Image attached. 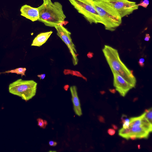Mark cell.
<instances>
[{
	"label": "cell",
	"mask_w": 152,
	"mask_h": 152,
	"mask_svg": "<svg viewBox=\"0 0 152 152\" xmlns=\"http://www.w3.org/2000/svg\"><path fill=\"white\" fill-rule=\"evenodd\" d=\"M107 132L110 135L113 136L115 134V131L114 129L109 128L107 130Z\"/></svg>",
	"instance_id": "d6986e66"
},
{
	"label": "cell",
	"mask_w": 152,
	"mask_h": 152,
	"mask_svg": "<svg viewBox=\"0 0 152 152\" xmlns=\"http://www.w3.org/2000/svg\"><path fill=\"white\" fill-rule=\"evenodd\" d=\"M38 8L39 13L38 20L46 26L55 27L64 22L66 18L62 6L58 2L48 4H43Z\"/></svg>",
	"instance_id": "3957f363"
},
{
	"label": "cell",
	"mask_w": 152,
	"mask_h": 152,
	"mask_svg": "<svg viewBox=\"0 0 152 152\" xmlns=\"http://www.w3.org/2000/svg\"><path fill=\"white\" fill-rule=\"evenodd\" d=\"M109 91L112 93L114 94L115 93L116 90L115 89H110Z\"/></svg>",
	"instance_id": "4dcf8cb0"
},
{
	"label": "cell",
	"mask_w": 152,
	"mask_h": 152,
	"mask_svg": "<svg viewBox=\"0 0 152 152\" xmlns=\"http://www.w3.org/2000/svg\"><path fill=\"white\" fill-rule=\"evenodd\" d=\"M55 28L57 31V35L65 43L68 48L72 57V63L74 66L78 64L77 51L75 46L73 43L71 37V33L62 25L59 24Z\"/></svg>",
	"instance_id": "52a82bcc"
},
{
	"label": "cell",
	"mask_w": 152,
	"mask_h": 152,
	"mask_svg": "<svg viewBox=\"0 0 152 152\" xmlns=\"http://www.w3.org/2000/svg\"><path fill=\"white\" fill-rule=\"evenodd\" d=\"M129 122H125L123 124V128L124 129H126L128 128L129 126Z\"/></svg>",
	"instance_id": "7402d4cb"
},
{
	"label": "cell",
	"mask_w": 152,
	"mask_h": 152,
	"mask_svg": "<svg viewBox=\"0 0 152 152\" xmlns=\"http://www.w3.org/2000/svg\"><path fill=\"white\" fill-rule=\"evenodd\" d=\"M144 115L145 118L152 124V108H150L148 109H145L144 112Z\"/></svg>",
	"instance_id": "9a60e30c"
},
{
	"label": "cell",
	"mask_w": 152,
	"mask_h": 152,
	"mask_svg": "<svg viewBox=\"0 0 152 152\" xmlns=\"http://www.w3.org/2000/svg\"><path fill=\"white\" fill-rule=\"evenodd\" d=\"M37 84L33 80H23L20 79L9 85V90L10 93L27 101L35 96Z\"/></svg>",
	"instance_id": "277c9868"
},
{
	"label": "cell",
	"mask_w": 152,
	"mask_h": 152,
	"mask_svg": "<svg viewBox=\"0 0 152 152\" xmlns=\"http://www.w3.org/2000/svg\"><path fill=\"white\" fill-rule=\"evenodd\" d=\"M69 87V86L68 85H65L64 87V90L67 91L68 88Z\"/></svg>",
	"instance_id": "f546056e"
},
{
	"label": "cell",
	"mask_w": 152,
	"mask_h": 152,
	"mask_svg": "<svg viewBox=\"0 0 152 152\" xmlns=\"http://www.w3.org/2000/svg\"><path fill=\"white\" fill-rule=\"evenodd\" d=\"M43 4H48L52 2L51 0H43Z\"/></svg>",
	"instance_id": "484cf974"
},
{
	"label": "cell",
	"mask_w": 152,
	"mask_h": 152,
	"mask_svg": "<svg viewBox=\"0 0 152 152\" xmlns=\"http://www.w3.org/2000/svg\"><path fill=\"white\" fill-rule=\"evenodd\" d=\"M49 145L51 146H55L57 145V142L52 140H50L49 142Z\"/></svg>",
	"instance_id": "44dd1931"
},
{
	"label": "cell",
	"mask_w": 152,
	"mask_h": 152,
	"mask_svg": "<svg viewBox=\"0 0 152 152\" xmlns=\"http://www.w3.org/2000/svg\"><path fill=\"white\" fill-rule=\"evenodd\" d=\"M46 75L45 74L38 75L37 76L40 78V80L44 79Z\"/></svg>",
	"instance_id": "d4e9b609"
},
{
	"label": "cell",
	"mask_w": 152,
	"mask_h": 152,
	"mask_svg": "<svg viewBox=\"0 0 152 152\" xmlns=\"http://www.w3.org/2000/svg\"><path fill=\"white\" fill-rule=\"evenodd\" d=\"M20 15L33 22L38 20L39 18V10L27 4L21 7L20 9Z\"/></svg>",
	"instance_id": "30bf717a"
},
{
	"label": "cell",
	"mask_w": 152,
	"mask_h": 152,
	"mask_svg": "<svg viewBox=\"0 0 152 152\" xmlns=\"http://www.w3.org/2000/svg\"><path fill=\"white\" fill-rule=\"evenodd\" d=\"M142 115L136 117H131L129 118V127L141 126Z\"/></svg>",
	"instance_id": "4fadbf2b"
},
{
	"label": "cell",
	"mask_w": 152,
	"mask_h": 152,
	"mask_svg": "<svg viewBox=\"0 0 152 152\" xmlns=\"http://www.w3.org/2000/svg\"><path fill=\"white\" fill-rule=\"evenodd\" d=\"M144 61L145 59L143 58H140L138 61V63L140 66L142 67L144 66Z\"/></svg>",
	"instance_id": "ffe728a7"
},
{
	"label": "cell",
	"mask_w": 152,
	"mask_h": 152,
	"mask_svg": "<svg viewBox=\"0 0 152 152\" xmlns=\"http://www.w3.org/2000/svg\"><path fill=\"white\" fill-rule=\"evenodd\" d=\"M70 91L72 96V100L73 105V109L75 114L78 116L82 115L80 104L77 91V88L76 86H73L70 87Z\"/></svg>",
	"instance_id": "8fae6325"
},
{
	"label": "cell",
	"mask_w": 152,
	"mask_h": 152,
	"mask_svg": "<svg viewBox=\"0 0 152 152\" xmlns=\"http://www.w3.org/2000/svg\"><path fill=\"white\" fill-rule=\"evenodd\" d=\"M98 118L100 122L102 123H104L105 122L104 118L101 115L99 116Z\"/></svg>",
	"instance_id": "603a6c76"
},
{
	"label": "cell",
	"mask_w": 152,
	"mask_h": 152,
	"mask_svg": "<svg viewBox=\"0 0 152 152\" xmlns=\"http://www.w3.org/2000/svg\"><path fill=\"white\" fill-rule=\"evenodd\" d=\"M150 133L141 126L129 127L126 129L122 128L118 131L119 135L127 140L129 139L130 136L133 134L135 135L137 138L147 139Z\"/></svg>",
	"instance_id": "ba28073f"
},
{
	"label": "cell",
	"mask_w": 152,
	"mask_h": 152,
	"mask_svg": "<svg viewBox=\"0 0 152 152\" xmlns=\"http://www.w3.org/2000/svg\"><path fill=\"white\" fill-rule=\"evenodd\" d=\"M100 93H101V94H104L105 93H104V91H101L100 92Z\"/></svg>",
	"instance_id": "1f68e13d"
},
{
	"label": "cell",
	"mask_w": 152,
	"mask_h": 152,
	"mask_svg": "<svg viewBox=\"0 0 152 152\" xmlns=\"http://www.w3.org/2000/svg\"><path fill=\"white\" fill-rule=\"evenodd\" d=\"M112 126L113 128L115 129V130H117L118 129V128L117 126L114 124H112Z\"/></svg>",
	"instance_id": "f1b7e54d"
},
{
	"label": "cell",
	"mask_w": 152,
	"mask_h": 152,
	"mask_svg": "<svg viewBox=\"0 0 152 152\" xmlns=\"http://www.w3.org/2000/svg\"><path fill=\"white\" fill-rule=\"evenodd\" d=\"M121 123L123 124L125 122L127 121L129 122V118L125 114H123L121 118Z\"/></svg>",
	"instance_id": "ac0fdd59"
},
{
	"label": "cell",
	"mask_w": 152,
	"mask_h": 152,
	"mask_svg": "<svg viewBox=\"0 0 152 152\" xmlns=\"http://www.w3.org/2000/svg\"><path fill=\"white\" fill-rule=\"evenodd\" d=\"M68 0L90 24L102 23L101 19L94 5L93 0Z\"/></svg>",
	"instance_id": "5b68a950"
},
{
	"label": "cell",
	"mask_w": 152,
	"mask_h": 152,
	"mask_svg": "<svg viewBox=\"0 0 152 152\" xmlns=\"http://www.w3.org/2000/svg\"><path fill=\"white\" fill-rule=\"evenodd\" d=\"M117 11L121 18L132 14L139 6L135 2L129 0H106Z\"/></svg>",
	"instance_id": "8992f818"
},
{
	"label": "cell",
	"mask_w": 152,
	"mask_h": 152,
	"mask_svg": "<svg viewBox=\"0 0 152 152\" xmlns=\"http://www.w3.org/2000/svg\"><path fill=\"white\" fill-rule=\"evenodd\" d=\"M93 4L106 30L115 31L122 23V18L106 0H93Z\"/></svg>",
	"instance_id": "7a4b0ae2"
},
{
	"label": "cell",
	"mask_w": 152,
	"mask_h": 152,
	"mask_svg": "<svg viewBox=\"0 0 152 152\" xmlns=\"http://www.w3.org/2000/svg\"><path fill=\"white\" fill-rule=\"evenodd\" d=\"M137 138L136 136L134 134L131 135L129 137V139H131L132 140H134Z\"/></svg>",
	"instance_id": "4316f807"
},
{
	"label": "cell",
	"mask_w": 152,
	"mask_h": 152,
	"mask_svg": "<svg viewBox=\"0 0 152 152\" xmlns=\"http://www.w3.org/2000/svg\"><path fill=\"white\" fill-rule=\"evenodd\" d=\"M52 33L53 31H50L38 34L33 40L31 46H41L47 41Z\"/></svg>",
	"instance_id": "7c38bea8"
},
{
	"label": "cell",
	"mask_w": 152,
	"mask_h": 152,
	"mask_svg": "<svg viewBox=\"0 0 152 152\" xmlns=\"http://www.w3.org/2000/svg\"><path fill=\"white\" fill-rule=\"evenodd\" d=\"M113 77V85L120 95L125 96L133 87L122 77L117 73H112Z\"/></svg>",
	"instance_id": "9c48e42d"
},
{
	"label": "cell",
	"mask_w": 152,
	"mask_h": 152,
	"mask_svg": "<svg viewBox=\"0 0 152 152\" xmlns=\"http://www.w3.org/2000/svg\"><path fill=\"white\" fill-rule=\"evenodd\" d=\"M150 38V35L148 34H146L144 39V40L146 41H148Z\"/></svg>",
	"instance_id": "cb8c5ba5"
},
{
	"label": "cell",
	"mask_w": 152,
	"mask_h": 152,
	"mask_svg": "<svg viewBox=\"0 0 152 152\" xmlns=\"http://www.w3.org/2000/svg\"><path fill=\"white\" fill-rule=\"evenodd\" d=\"M93 53L91 52H89L87 54V57L89 58H91L93 57Z\"/></svg>",
	"instance_id": "83f0119b"
},
{
	"label": "cell",
	"mask_w": 152,
	"mask_h": 152,
	"mask_svg": "<svg viewBox=\"0 0 152 152\" xmlns=\"http://www.w3.org/2000/svg\"><path fill=\"white\" fill-rule=\"evenodd\" d=\"M137 146H138V148L139 149H140V145H138Z\"/></svg>",
	"instance_id": "d6a6232c"
},
{
	"label": "cell",
	"mask_w": 152,
	"mask_h": 152,
	"mask_svg": "<svg viewBox=\"0 0 152 152\" xmlns=\"http://www.w3.org/2000/svg\"><path fill=\"white\" fill-rule=\"evenodd\" d=\"M26 71L25 68H19L10 71H6V73H15L18 75H21L22 77L23 75H25V72Z\"/></svg>",
	"instance_id": "5bb4252c"
},
{
	"label": "cell",
	"mask_w": 152,
	"mask_h": 152,
	"mask_svg": "<svg viewBox=\"0 0 152 152\" xmlns=\"http://www.w3.org/2000/svg\"><path fill=\"white\" fill-rule=\"evenodd\" d=\"M38 123V125L40 127L43 129L45 128L46 126L48 124L47 121L42 119L41 118H38L37 119Z\"/></svg>",
	"instance_id": "2e32d148"
},
{
	"label": "cell",
	"mask_w": 152,
	"mask_h": 152,
	"mask_svg": "<svg viewBox=\"0 0 152 152\" xmlns=\"http://www.w3.org/2000/svg\"><path fill=\"white\" fill-rule=\"evenodd\" d=\"M149 3L148 0H143L141 1L139 4H137L138 6L142 7L144 8H146L148 6Z\"/></svg>",
	"instance_id": "e0dca14e"
},
{
	"label": "cell",
	"mask_w": 152,
	"mask_h": 152,
	"mask_svg": "<svg viewBox=\"0 0 152 152\" xmlns=\"http://www.w3.org/2000/svg\"><path fill=\"white\" fill-rule=\"evenodd\" d=\"M102 51L112 72L119 75L134 88L137 80L133 71L129 69L122 61L118 50L105 45Z\"/></svg>",
	"instance_id": "6da1fadb"
}]
</instances>
